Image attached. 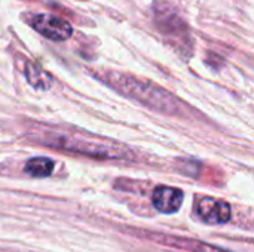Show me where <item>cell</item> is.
<instances>
[{"mask_svg": "<svg viewBox=\"0 0 254 252\" xmlns=\"http://www.w3.org/2000/svg\"><path fill=\"white\" fill-rule=\"evenodd\" d=\"M25 137L40 146L95 159L128 160L134 156L131 149L122 143L80 131L73 126L34 122L25 129Z\"/></svg>", "mask_w": 254, "mask_h": 252, "instance_id": "6da1fadb", "label": "cell"}, {"mask_svg": "<svg viewBox=\"0 0 254 252\" xmlns=\"http://www.w3.org/2000/svg\"><path fill=\"white\" fill-rule=\"evenodd\" d=\"M95 76L119 94L138 101L150 110L168 116L183 113L185 104L174 94L150 80L119 71H101L95 73Z\"/></svg>", "mask_w": 254, "mask_h": 252, "instance_id": "7a4b0ae2", "label": "cell"}, {"mask_svg": "<svg viewBox=\"0 0 254 252\" xmlns=\"http://www.w3.org/2000/svg\"><path fill=\"white\" fill-rule=\"evenodd\" d=\"M28 24L43 37L54 40V42H64L71 37L73 28L71 25L58 16H54L51 13H36L31 15L28 19Z\"/></svg>", "mask_w": 254, "mask_h": 252, "instance_id": "3957f363", "label": "cell"}, {"mask_svg": "<svg viewBox=\"0 0 254 252\" xmlns=\"http://www.w3.org/2000/svg\"><path fill=\"white\" fill-rule=\"evenodd\" d=\"M196 214L198 217L211 226H219L225 224L231 220L232 217V208L228 202L222 199H214V198H199L196 201Z\"/></svg>", "mask_w": 254, "mask_h": 252, "instance_id": "277c9868", "label": "cell"}, {"mask_svg": "<svg viewBox=\"0 0 254 252\" xmlns=\"http://www.w3.org/2000/svg\"><path fill=\"white\" fill-rule=\"evenodd\" d=\"M185 193L177 187L159 186L152 193V205L161 214H176L183 203Z\"/></svg>", "mask_w": 254, "mask_h": 252, "instance_id": "5b68a950", "label": "cell"}, {"mask_svg": "<svg viewBox=\"0 0 254 252\" xmlns=\"http://www.w3.org/2000/svg\"><path fill=\"white\" fill-rule=\"evenodd\" d=\"M156 22H158V28L162 33L173 34V37L183 36L185 22L171 9H167V10L156 9Z\"/></svg>", "mask_w": 254, "mask_h": 252, "instance_id": "8992f818", "label": "cell"}, {"mask_svg": "<svg viewBox=\"0 0 254 252\" xmlns=\"http://www.w3.org/2000/svg\"><path fill=\"white\" fill-rule=\"evenodd\" d=\"M24 74H25V79L28 80V83L36 89L46 91L52 85V77L43 68H40L37 64H34L31 61H25Z\"/></svg>", "mask_w": 254, "mask_h": 252, "instance_id": "52a82bcc", "label": "cell"}, {"mask_svg": "<svg viewBox=\"0 0 254 252\" xmlns=\"http://www.w3.org/2000/svg\"><path fill=\"white\" fill-rule=\"evenodd\" d=\"M52 171H54V162L48 157H33L28 159L25 163V172L30 177L45 178L51 175Z\"/></svg>", "mask_w": 254, "mask_h": 252, "instance_id": "ba28073f", "label": "cell"}]
</instances>
